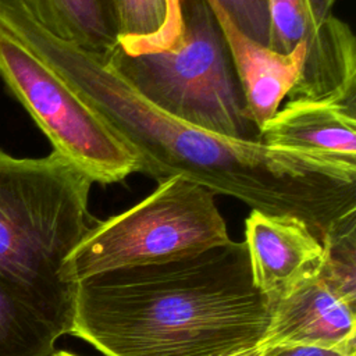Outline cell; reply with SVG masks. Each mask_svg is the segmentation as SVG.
Listing matches in <instances>:
<instances>
[{"mask_svg":"<svg viewBox=\"0 0 356 356\" xmlns=\"http://www.w3.org/2000/svg\"><path fill=\"white\" fill-rule=\"evenodd\" d=\"M273 305L245 242L75 282L71 332L106 356H231L261 346Z\"/></svg>","mask_w":356,"mask_h":356,"instance_id":"2","label":"cell"},{"mask_svg":"<svg viewBox=\"0 0 356 356\" xmlns=\"http://www.w3.org/2000/svg\"><path fill=\"white\" fill-rule=\"evenodd\" d=\"M236 28L248 38L268 42V0H217Z\"/></svg>","mask_w":356,"mask_h":356,"instance_id":"15","label":"cell"},{"mask_svg":"<svg viewBox=\"0 0 356 356\" xmlns=\"http://www.w3.org/2000/svg\"><path fill=\"white\" fill-rule=\"evenodd\" d=\"M57 338L29 296L0 274V356H50Z\"/></svg>","mask_w":356,"mask_h":356,"instance_id":"12","label":"cell"},{"mask_svg":"<svg viewBox=\"0 0 356 356\" xmlns=\"http://www.w3.org/2000/svg\"><path fill=\"white\" fill-rule=\"evenodd\" d=\"M0 78L60 153L93 182L139 171L136 154L47 65L0 26Z\"/></svg>","mask_w":356,"mask_h":356,"instance_id":"6","label":"cell"},{"mask_svg":"<svg viewBox=\"0 0 356 356\" xmlns=\"http://www.w3.org/2000/svg\"><path fill=\"white\" fill-rule=\"evenodd\" d=\"M50 356H78V355H74V353H70L65 350H54Z\"/></svg>","mask_w":356,"mask_h":356,"instance_id":"19","label":"cell"},{"mask_svg":"<svg viewBox=\"0 0 356 356\" xmlns=\"http://www.w3.org/2000/svg\"><path fill=\"white\" fill-rule=\"evenodd\" d=\"M118 44L129 50L168 47L179 32L178 0H113Z\"/></svg>","mask_w":356,"mask_h":356,"instance_id":"13","label":"cell"},{"mask_svg":"<svg viewBox=\"0 0 356 356\" xmlns=\"http://www.w3.org/2000/svg\"><path fill=\"white\" fill-rule=\"evenodd\" d=\"M207 1L228 44L249 117L260 134L296 83L305 61V44L289 54L273 51L241 32L217 0Z\"/></svg>","mask_w":356,"mask_h":356,"instance_id":"9","label":"cell"},{"mask_svg":"<svg viewBox=\"0 0 356 356\" xmlns=\"http://www.w3.org/2000/svg\"><path fill=\"white\" fill-rule=\"evenodd\" d=\"M307 1L316 24H320L328 15H331V10L337 0H307Z\"/></svg>","mask_w":356,"mask_h":356,"instance_id":"17","label":"cell"},{"mask_svg":"<svg viewBox=\"0 0 356 356\" xmlns=\"http://www.w3.org/2000/svg\"><path fill=\"white\" fill-rule=\"evenodd\" d=\"M53 35L107 57L118 44L113 0H18Z\"/></svg>","mask_w":356,"mask_h":356,"instance_id":"11","label":"cell"},{"mask_svg":"<svg viewBox=\"0 0 356 356\" xmlns=\"http://www.w3.org/2000/svg\"><path fill=\"white\" fill-rule=\"evenodd\" d=\"M243 242L253 284L271 305L314 278L321 264V242L293 217L252 210L245 221Z\"/></svg>","mask_w":356,"mask_h":356,"instance_id":"7","label":"cell"},{"mask_svg":"<svg viewBox=\"0 0 356 356\" xmlns=\"http://www.w3.org/2000/svg\"><path fill=\"white\" fill-rule=\"evenodd\" d=\"M261 349H263V345L249 349V350H245V352H241V353H236V355H231V356H259L261 353Z\"/></svg>","mask_w":356,"mask_h":356,"instance_id":"18","label":"cell"},{"mask_svg":"<svg viewBox=\"0 0 356 356\" xmlns=\"http://www.w3.org/2000/svg\"><path fill=\"white\" fill-rule=\"evenodd\" d=\"M157 184L139 203L90 227L63 266L65 281L171 261L231 241L210 189L182 177Z\"/></svg>","mask_w":356,"mask_h":356,"instance_id":"5","label":"cell"},{"mask_svg":"<svg viewBox=\"0 0 356 356\" xmlns=\"http://www.w3.org/2000/svg\"><path fill=\"white\" fill-rule=\"evenodd\" d=\"M179 32L161 49L120 44L104 57L145 100L186 124L259 140L218 19L207 0H178Z\"/></svg>","mask_w":356,"mask_h":356,"instance_id":"4","label":"cell"},{"mask_svg":"<svg viewBox=\"0 0 356 356\" xmlns=\"http://www.w3.org/2000/svg\"><path fill=\"white\" fill-rule=\"evenodd\" d=\"M259 140L270 147L356 165V107L289 100L260 129Z\"/></svg>","mask_w":356,"mask_h":356,"instance_id":"10","label":"cell"},{"mask_svg":"<svg viewBox=\"0 0 356 356\" xmlns=\"http://www.w3.org/2000/svg\"><path fill=\"white\" fill-rule=\"evenodd\" d=\"M323 257L316 280L356 309V211L335 221L321 238Z\"/></svg>","mask_w":356,"mask_h":356,"instance_id":"14","label":"cell"},{"mask_svg":"<svg viewBox=\"0 0 356 356\" xmlns=\"http://www.w3.org/2000/svg\"><path fill=\"white\" fill-rule=\"evenodd\" d=\"M92 178L67 157H15L0 149V274L19 286L58 335L70 334L75 284L63 277L96 222Z\"/></svg>","mask_w":356,"mask_h":356,"instance_id":"3","label":"cell"},{"mask_svg":"<svg viewBox=\"0 0 356 356\" xmlns=\"http://www.w3.org/2000/svg\"><path fill=\"white\" fill-rule=\"evenodd\" d=\"M355 312L310 278L273 305L261 345H307L356 355Z\"/></svg>","mask_w":356,"mask_h":356,"instance_id":"8","label":"cell"},{"mask_svg":"<svg viewBox=\"0 0 356 356\" xmlns=\"http://www.w3.org/2000/svg\"><path fill=\"white\" fill-rule=\"evenodd\" d=\"M0 26L136 154L138 172L157 182L182 177L252 210L293 217L320 242L335 221L356 211V165L221 136L174 118L145 100L103 56L43 28L18 0H0Z\"/></svg>","mask_w":356,"mask_h":356,"instance_id":"1","label":"cell"},{"mask_svg":"<svg viewBox=\"0 0 356 356\" xmlns=\"http://www.w3.org/2000/svg\"><path fill=\"white\" fill-rule=\"evenodd\" d=\"M259 356H356L334 349H324L307 345H270L261 349Z\"/></svg>","mask_w":356,"mask_h":356,"instance_id":"16","label":"cell"}]
</instances>
